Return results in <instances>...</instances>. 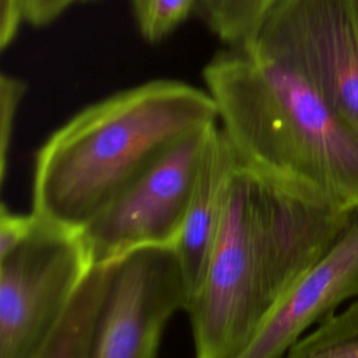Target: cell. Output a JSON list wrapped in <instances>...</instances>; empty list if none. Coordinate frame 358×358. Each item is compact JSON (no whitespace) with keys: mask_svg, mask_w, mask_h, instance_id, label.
I'll return each instance as SVG.
<instances>
[{"mask_svg":"<svg viewBox=\"0 0 358 358\" xmlns=\"http://www.w3.org/2000/svg\"><path fill=\"white\" fill-rule=\"evenodd\" d=\"M207 90L155 78L87 105L38 148L32 213L81 231L159 152L217 122Z\"/></svg>","mask_w":358,"mask_h":358,"instance_id":"obj_3","label":"cell"},{"mask_svg":"<svg viewBox=\"0 0 358 358\" xmlns=\"http://www.w3.org/2000/svg\"><path fill=\"white\" fill-rule=\"evenodd\" d=\"M34 214H17L10 211L6 204L0 208V257L15 249L28 235L32 224Z\"/></svg>","mask_w":358,"mask_h":358,"instance_id":"obj_15","label":"cell"},{"mask_svg":"<svg viewBox=\"0 0 358 358\" xmlns=\"http://www.w3.org/2000/svg\"><path fill=\"white\" fill-rule=\"evenodd\" d=\"M285 358H358V295L303 334Z\"/></svg>","mask_w":358,"mask_h":358,"instance_id":"obj_12","label":"cell"},{"mask_svg":"<svg viewBox=\"0 0 358 358\" xmlns=\"http://www.w3.org/2000/svg\"><path fill=\"white\" fill-rule=\"evenodd\" d=\"M110 275L112 263L92 266L56 330L34 358H87Z\"/></svg>","mask_w":358,"mask_h":358,"instance_id":"obj_10","label":"cell"},{"mask_svg":"<svg viewBox=\"0 0 358 358\" xmlns=\"http://www.w3.org/2000/svg\"><path fill=\"white\" fill-rule=\"evenodd\" d=\"M91 1L98 0H25V22L35 28H45L73 6Z\"/></svg>","mask_w":358,"mask_h":358,"instance_id":"obj_16","label":"cell"},{"mask_svg":"<svg viewBox=\"0 0 358 358\" xmlns=\"http://www.w3.org/2000/svg\"><path fill=\"white\" fill-rule=\"evenodd\" d=\"M34 217L25 239L0 257V358H34L92 268L80 231Z\"/></svg>","mask_w":358,"mask_h":358,"instance_id":"obj_5","label":"cell"},{"mask_svg":"<svg viewBox=\"0 0 358 358\" xmlns=\"http://www.w3.org/2000/svg\"><path fill=\"white\" fill-rule=\"evenodd\" d=\"M358 295V208L329 250L298 280L236 358H285L315 323Z\"/></svg>","mask_w":358,"mask_h":358,"instance_id":"obj_8","label":"cell"},{"mask_svg":"<svg viewBox=\"0 0 358 358\" xmlns=\"http://www.w3.org/2000/svg\"><path fill=\"white\" fill-rule=\"evenodd\" d=\"M350 6H351V11H352L357 28H358V0H350Z\"/></svg>","mask_w":358,"mask_h":358,"instance_id":"obj_18","label":"cell"},{"mask_svg":"<svg viewBox=\"0 0 358 358\" xmlns=\"http://www.w3.org/2000/svg\"><path fill=\"white\" fill-rule=\"evenodd\" d=\"M280 0H199L196 15L224 48L253 50L260 32Z\"/></svg>","mask_w":358,"mask_h":358,"instance_id":"obj_11","label":"cell"},{"mask_svg":"<svg viewBox=\"0 0 358 358\" xmlns=\"http://www.w3.org/2000/svg\"><path fill=\"white\" fill-rule=\"evenodd\" d=\"M351 214L238 158L207 268L185 309L194 358H236L337 241Z\"/></svg>","mask_w":358,"mask_h":358,"instance_id":"obj_1","label":"cell"},{"mask_svg":"<svg viewBox=\"0 0 358 358\" xmlns=\"http://www.w3.org/2000/svg\"><path fill=\"white\" fill-rule=\"evenodd\" d=\"M25 22V0H0V49L6 50Z\"/></svg>","mask_w":358,"mask_h":358,"instance_id":"obj_17","label":"cell"},{"mask_svg":"<svg viewBox=\"0 0 358 358\" xmlns=\"http://www.w3.org/2000/svg\"><path fill=\"white\" fill-rule=\"evenodd\" d=\"M28 87L25 80L1 73L0 76V180L4 183L8 152L11 147L14 122L18 108L25 96Z\"/></svg>","mask_w":358,"mask_h":358,"instance_id":"obj_14","label":"cell"},{"mask_svg":"<svg viewBox=\"0 0 358 358\" xmlns=\"http://www.w3.org/2000/svg\"><path fill=\"white\" fill-rule=\"evenodd\" d=\"M250 52L301 73L358 127V28L350 0H280Z\"/></svg>","mask_w":358,"mask_h":358,"instance_id":"obj_6","label":"cell"},{"mask_svg":"<svg viewBox=\"0 0 358 358\" xmlns=\"http://www.w3.org/2000/svg\"><path fill=\"white\" fill-rule=\"evenodd\" d=\"M203 80L239 161L305 197L358 208V127L301 73L222 48L204 66Z\"/></svg>","mask_w":358,"mask_h":358,"instance_id":"obj_2","label":"cell"},{"mask_svg":"<svg viewBox=\"0 0 358 358\" xmlns=\"http://www.w3.org/2000/svg\"><path fill=\"white\" fill-rule=\"evenodd\" d=\"M236 162L238 155L218 123L206 150L186 218L175 245L189 299L197 291L207 268L222 222L228 182Z\"/></svg>","mask_w":358,"mask_h":358,"instance_id":"obj_9","label":"cell"},{"mask_svg":"<svg viewBox=\"0 0 358 358\" xmlns=\"http://www.w3.org/2000/svg\"><path fill=\"white\" fill-rule=\"evenodd\" d=\"M189 301L175 248H143L112 263L87 358H158L166 324Z\"/></svg>","mask_w":358,"mask_h":358,"instance_id":"obj_7","label":"cell"},{"mask_svg":"<svg viewBox=\"0 0 358 358\" xmlns=\"http://www.w3.org/2000/svg\"><path fill=\"white\" fill-rule=\"evenodd\" d=\"M218 120L179 137L81 231L92 266L143 248H175Z\"/></svg>","mask_w":358,"mask_h":358,"instance_id":"obj_4","label":"cell"},{"mask_svg":"<svg viewBox=\"0 0 358 358\" xmlns=\"http://www.w3.org/2000/svg\"><path fill=\"white\" fill-rule=\"evenodd\" d=\"M129 4L141 38L158 43L196 14L199 0H129Z\"/></svg>","mask_w":358,"mask_h":358,"instance_id":"obj_13","label":"cell"}]
</instances>
